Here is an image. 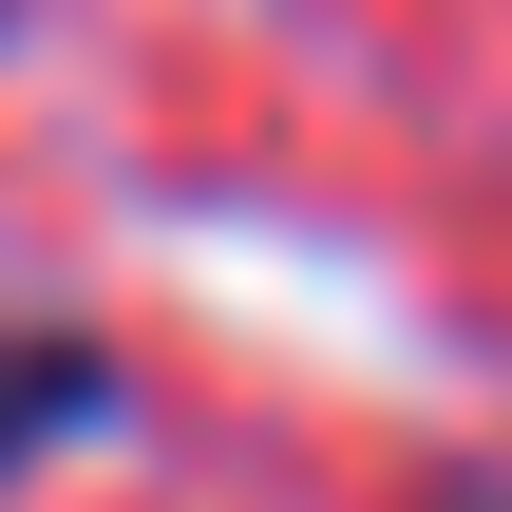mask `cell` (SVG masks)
Instances as JSON below:
<instances>
[{
	"label": "cell",
	"instance_id": "cell-1",
	"mask_svg": "<svg viewBox=\"0 0 512 512\" xmlns=\"http://www.w3.org/2000/svg\"><path fill=\"white\" fill-rule=\"evenodd\" d=\"M95 418H114V342H76V323H0V475L57 456V437H95Z\"/></svg>",
	"mask_w": 512,
	"mask_h": 512
},
{
	"label": "cell",
	"instance_id": "cell-2",
	"mask_svg": "<svg viewBox=\"0 0 512 512\" xmlns=\"http://www.w3.org/2000/svg\"><path fill=\"white\" fill-rule=\"evenodd\" d=\"M437 512H512V494H437Z\"/></svg>",
	"mask_w": 512,
	"mask_h": 512
}]
</instances>
